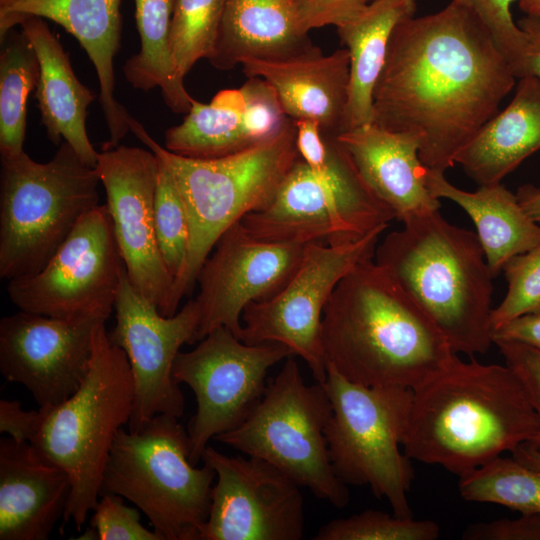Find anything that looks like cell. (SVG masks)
<instances>
[{"mask_svg":"<svg viewBox=\"0 0 540 540\" xmlns=\"http://www.w3.org/2000/svg\"><path fill=\"white\" fill-rule=\"evenodd\" d=\"M202 461L216 473L209 515L198 540H300L301 487L272 464L230 456L208 445Z\"/></svg>","mask_w":540,"mask_h":540,"instance_id":"2e32d148","label":"cell"},{"mask_svg":"<svg viewBox=\"0 0 540 540\" xmlns=\"http://www.w3.org/2000/svg\"><path fill=\"white\" fill-rule=\"evenodd\" d=\"M470 8L486 26L509 62L516 78L527 75L528 41L514 22L511 5L516 0H456Z\"/></svg>","mask_w":540,"mask_h":540,"instance_id":"8d00e7d4","label":"cell"},{"mask_svg":"<svg viewBox=\"0 0 540 540\" xmlns=\"http://www.w3.org/2000/svg\"><path fill=\"white\" fill-rule=\"evenodd\" d=\"M324 386L332 406L325 435L336 475L346 485H368L394 515L411 518L407 495L414 470L401 447L412 389L357 384L331 365Z\"/></svg>","mask_w":540,"mask_h":540,"instance_id":"8fae6325","label":"cell"},{"mask_svg":"<svg viewBox=\"0 0 540 540\" xmlns=\"http://www.w3.org/2000/svg\"><path fill=\"white\" fill-rule=\"evenodd\" d=\"M291 0H225L218 38L208 61L231 70L249 59L278 60L314 49Z\"/></svg>","mask_w":540,"mask_h":540,"instance_id":"d4e9b609","label":"cell"},{"mask_svg":"<svg viewBox=\"0 0 540 540\" xmlns=\"http://www.w3.org/2000/svg\"><path fill=\"white\" fill-rule=\"evenodd\" d=\"M493 343L499 348L506 365L520 378L540 419V350L515 341L494 340ZM531 445L540 451V438Z\"/></svg>","mask_w":540,"mask_h":540,"instance_id":"60d3db41","label":"cell"},{"mask_svg":"<svg viewBox=\"0 0 540 540\" xmlns=\"http://www.w3.org/2000/svg\"><path fill=\"white\" fill-rule=\"evenodd\" d=\"M100 184L95 168L65 141L45 163L24 151L1 157V278L39 272L80 219L99 205Z\"/></svg>","mask_w":540,"mask_h":540,"instance_id":"52a82bcc","label":"cell"},{"mask_svg":"<svg viewBox=\"0 0 540 540\" xmlns=\"http://www.w3.org/2000/svg\"><path fill=\"white\" fill-rule=\"evenodd\" d=\"M374 257L455 353L488 351L494 277L476 233L449 223L438 210L390 232Z\"/></svg>","mask_w":540,"mask_h":540,"instance_id":"277c9868","label":"cell"},{"mask_svg":"<svg viewBox=\"0 0 540 540\" xmlns=\"http://www.w3.org/2000/svg\"><path fill=\"white\" fill-rule=\"evenodd\" d=\"M121 0H0V41L26 16L49 19L76 38L99 81V104L109 133L102 150L117 147L133 117L115 97L114 58L121 43Z\"/></svg>","mask_w":540,"mask_h":540,"instance_id":"ffe728a7","label":"cell"},{"mask_svg":"<svg viewBox=\"0 0 540 540\" xmlns=\"http://www.w3.org/2000/svg\"><path fill=\"white\" fill-rule=\"evenodd\" d=\"M157 158L158 179L154 200L156 237L162 258L175 279L187 254L189 223L174 177L165 162L158 155Z\"/></svg>","mask_w":540,"mask_h":540,"instance_id":"e575fe53","label":"cell"},{"mask_svg":"<svg viewBox=\"0 0 540 540\" xmlns=\"http://www.w3.org/2000/svg\"><path fill=\"white\" fill-rule=\"evenodd\" d=\"M40 65L35 98L47 137L55 144L67 142L81 160L94 167L98 154L86 129L87 109L94 93L75 75L69 54L45 19L26 16L20 24Z\"/></svg>","mask_w":540,"mask_h":540,"instance_id":"cb8c5ba5","label":"cell"},{"mask_svg":"<svg viewBox=\"0 0 540 540\" xmlns=\"http://www.w3.org/2000/svg\"><path fill=\"white\" fill-rule=\"evenodd\" d=\"M178 419L159 414L135 432L120 428L100 495L117 494L136 505L162 540H198L216 473L191 462L189 435Z\"/></svg>","mask_w":540,"mask_h":540,"instance_id":"ba28073f","label":"cell"},{"mask_svg":"<svg viewBox=\"0 0 540 540\" xmlns=\"http://www.w3.org/2000/svg\"><path fill=\"white\" fill-rule=\"evenodd\" d=\"M335 141L375 196L402 223L440 208L423 180L418 139L374 123L342 131Z\"/></svg>","mask_w":540,"mask_h":540,"instance_id":"44dd1931","label":"cell"},{"mask_svg":"<svg viewBox=\"0 0 540 540\" xmlns=\"http://www.w3.org/2000/svg\"><path fill=\"white\" fill-rule=\"evenodd\" d=\"M116 322L108 332L111 342L126 354L134 382V404L128 430L135 432L159 414L180 418L184 396L172 377L180 348L194 344L200 306L189 300L173 316L139 293L124 272L114 303Z\"/></svg>","mask_w":540,"mask_h":540,"instance_id":"9a60e30c","label":"cell"},{"mask_svg":"<svg viewBox=\"0 0 540 540\" xmlns=\"http://www.w3.org/2000/svg\"><path fill=\"white\" fill-rule=\"evenodd\" d=\"M300 27L306 33L327 25L336 27L359 14L366 0H291Z\"/></svg>","mask_w":540,"mask_h":540,"instance_id":"ab89813d","label":"cell"},{"mask_svg":"<svg viewBox=\"0 0 540 540\" xmlns=\"http://www.w3.org/2000/svg\"><path fill=\"white\" fill-rule=\"evenodd\" d=\"M124 272L107 205L99 204L39 272L8 281L7 293L25 312L106 322Z\"/></svg>","mask_w":540,"mask_h":540,"instance_id":"4fadbf2b","label":"cell"},{"mask_svg":"<svg viewBox=\"0 0 540 540\" xmlns=\"http://www.w3.org/2000/svg\"><path fill=\"white\" fill-rule=\"evenodd\" d=\"M540 149V78H519L508 106L490 118L455 163L479 186L500 183Z\"/></svg>","mask_w":540,"mask_h":540,"instance_id":"484cf974","label":"cell"},{"mask_svg":"<svg viewBox=\"0 0 540 540\" xmlns=\"http://www.w3.org/2000/svg\"><path fill=\"white\" fill-rule=\"evenodd\" d=\"M95 170L106 193L115 240L135 289L170 315L174 277L157 241L154 200L158 158L150 149L118 145L98 154Z\"/></svg>","mask_w":540,"mask_h":540,"instance_id":"e0dca14e","label":"cell"},{"mask_svg":"<svg viewBox=\"0 0 540 540\" xmlns=\"http://www.w3.org/2000/svg\"><path fill=\"white\" fill-rule=\"evenodd\" d=\"M71 482L29 442L0 440V540H47L63 519Z\"/></svg>","mask_w":540,"mask_h":540,"instance_id":"7402d4cb","label":"cell"},{"mask_svg":"<svg viewBox=\"0 0 540 540\" xmlns=\"http://www.w3.org/2000/svg\"><path fill=\"white\" fill-rule=\"evenodd\" d=\"M79 540H99L98 533L95 528L89 526L85 528L84 532L77 537Z\"/></svg>","mask_w":540,"mask_h":540,"instance_id":"681fc988","label":"cell"},{"mask_svg":"<svg viewBox=\"0 0 540 540\" xmlns=\"http://www.w3.org/2000/svg\"><path fill=\"white\" fill-rule=\"evenodd\" d=\"M539 438V416L517 374L456 354L412 389L402 448L410 459L462 476Z\"/></svg>","mask_w":540,"mask_h":540,"instance_id":"7a4b0ae2","label":"cell"},{"mask_svg":"<svg viewBox=\"0 0 540 540\" xmlns=\"http://www.w3.org/2000/svg\"><path fill=\"white\" fill-rule=\"evenodd\" d=\"M512 456L530 468L540 471V451L530 443L519 445L512 452Z\"/></svg>","mask_w":540,"mask_h":540,"instance_id":"7dc6e473","label":"cell"},{"mask_svg":"<svg viewBox=\"0 0 540 540\" xmlns=\"http://www.w3.org/2000/svg\"><path fill=\"white\" fill-rule=\"evenodd\" d=\"M305 246L259 240L241 222L227 229L197 275L200 320L194 343L218 327L239 338L246 306L272 296L286 283Z\"/></svg>","mask_w":540,"mask_h":540,"instance_id":"ac0fdd59","label":"cell"},{"mask_svg":"<svg viewBox=\"0 0 540 540\" xmlns=\"http://www.w3.org/2000/svg\"><path fill=\"white\" fill-rule=\"evenodd\" d=\"M327 136L329 153L322 165L312 168L299 157L270 201L240 221L251 236L270 242L340 245L396 219L334 136Z\"/></svg>","mask_w":540,"mask_h":540,"instance_id":"9c48e42d","label":"cell"},{"mask_svg":"<svg viewBox=\"0 0 540 540\" xmlns=\"http://www.w3.org/2000/svg\"><path fill=\"white\" fill-rule=\"evenodd\" d=\"M123 499L113 493L100 495L90 519L99 540H162L156 531L141 524L139 511Z\"/></svg>","mask_w":540,"mask_h":540,"instance_id":"f35d334b","label":"cell"},{"mask_svg":"<svg viewBox=\"0 0 540 540\" xmlns=\"http://www.w3.org/2000/svg\"><path fill=\"white\" fill-rule=\"evenodd\" d=\"M516 197L529 218L540 225V188L524 184L518 188Z\"/></svg>","mask_w":540,"mask_h":540,"instance_id":"bcb514c9","label":"cell"},{"mask_svg":"<svg viewBox=\"0 0 540 540\" xmlns=\"http://www.w3.org/2000/svg\"><path fill=\"white\" fill-rule=\"evenodd\" d=\"M464 540H540V513L522 514L519 518H502L470 525L462 534Z\"/></svg>","mask_w":540,"mask_h":540,"instance_id":"b9f144b4","label":"cell"},{"mask_svg":"<svg viewBox=\"0 0 540 540\" xmlns=\"http://www.w3.org/2000/svg\"><path fill=\"white\" fill-rule=\"evenodd\" d=\"M439 525L429 519L415 520L367 509L323 525L314 540H435Z\"/></svg>","mask_w":540,"mask_h":540,"instance_id":"836d02e7","label":"cell"},{"mask_svg":"<svg viewBox=\"0 0 540 540\" xmlns=\"http://www.w3.org/2000/svg\"><path fill=\"white\" fill-rule=\"evenodd\" d=\"M292 355L279 343H245L225 327L177 354L172 377L191 388L197 404L187 429L193 464L202 460L211 439L243 422L266 390L269 369Z\"/></svg>","mask_w":540,"mask_h":540,"instance_id":"5bb4252c","label":"cell"},{"mask_svg":"<svg viewBox=\"0 0 540 540\" xmlns=\"http://www.w3.org/2000/svg\"><path fill=\"white\" fill-rule=\"evenodd\" d=\"M99 320H64L19 310L0 321V372L22 384L39 408L73 395L89 370Z\"/></svg>","mask_w":540,"mask_h":540,"instance_id":"d6986e66","label":"cell"},{"mask_svg":"<svg viewBox=\"0 0 540 540\" xmlns=\"http://www.w3.org/2000/svg\"><path fill=\"white\" fill-rule=\"evenodd\" d=\"M422 175L435 198L455 202L470 216L494 278L509 259L540 244V225L529 218L516 194L501 182L468 192L451 184L443 172L424 166Z\"/></svg>","mask_w":540,"mask_h":540,"instance_id":"4316f807","label":"cell"},{"mask_svg":"<svg viewBox=\"0 0 540 540\" xmlns=\"http://www.w3.org/2000/svg\"><path fill=\"white\" fill-rule=\"evenodd\" d=\"M502 272L508 290L502 302L492 310V333L512 319L540 313V244L509 259Z\"/></svg>","mask_w":540,"mask_h":540,"instance_id":"d590c367","label":"cell"},{"mask_svg":"<svg viewBox=\"0 0 540 540\" xmlns=\"http://www.w3.org/2000/svg\"><path fill=\"white\" fill-rule=\"evenodd\" d=\"M492 339L520 342L540 350V313L508 321L493 331Z\"/></svg>","mask_w":540,"mask_h":540,"instance_id":"ee69618b","label":"cell"},{"mask_svg":"<svg viewBox=\"0 0 540 540\" xmlns=\"http://www.w3.org/2000/svg\"><path fill=\"white\" fill-rule=\"evenodd\" d=\"M528 41L527 75L540 78V18L526 16L518 23Z\"/></svg>","mask_w":540,"mask_h":540,"instance_id":"f6af8a7d","label":"cell"},{"mask_svg":"<svg viewBox=\"0 0 540 540\" xmlns=\"http://www.w3.org/2000/svg\"><path fill=\"white\" fill-rule=\"evenodd\" d=\"M240 88L246 98L244 126L250 145L279 134L291 118L286 115L271 85L260 77H248Z\"/></svg>","mask_w":540,"mask_h":540,"instance_id":"74e56055","label":"cell"},{"mask_svg":"<svg viewBox=\"0 0 540 540\" xmlns=\"http://www.w3.org/2000/svg\"><path fill=\"white\" fill-rule=\"evenodd\" d=\"M415 11V0H374L337 27L350 60L344 131L372 123L373 91L385 64L391 34Z\"/></svg>","mask_w":540,"mask_h":540,"instance_id":"83f0119b","label":"cell"},{"mask_svg":"<svg viewBox=\"0 0 540 540\" xmlns=\"http://www.w3.org/2000/svg\"><path fill=\"white\" fill-rule=\"evenodd\" d=\"M130 131L170 169L189 223L183 266L174 279L170 301L173 316L221 235L247 214L263 208L299 158L296 125L290 119L275 137L216 158H189L158 144L136 119Z\"/></svg>","mask_w":540,"mask_h":540,"instance_id":"5b68a950","label":"cell"},{"mask_svg":"<svg viewBox=\"0 0 540 540\" xmlns=\"http://www.w3.org/2000/svg\"><path fill=\"white\" fill-rule=\"evenodd\" d=\"M225 0H174L170 27V54L176 80L200 59L213 53L223 17Z\"/></svg>","mask_w":540,"mask_h":540,"instance_id":"d6a6232c","label":"cell"},{"mask_svg":"<svg viewBox=\"0 0 540 540\" xmlns=\"http://www.w3.org/2000/svg\"><path fill=\"white\" fill-rule=\"evenodd\" d=\"M459 492L471 502L494 503L522 514L540 513V471L499 456L459 476Z\"/></svg>","mask_w":540,"mask_h":540,"instance_id":"1f68e13d","label":"cell"},{"mask_svg":"<svg viewBox=\"0 0 540 540\" xmlns=\"http://www.w3.org/2000/svg\"><path fill=\"white\" fill-rule=\"evenodd\" d=\"M133 2L140 50L124 64V76L135 89L149 91L159 87L167 106L186 114L194 98L175 78L169 46L174 0Z\"/></svg>","mask_w":540,"mask_h":540,"instance_id":"f546056e","label":"cell"},{"mask_svg":"<svg viewBox=\"0 0 540 540\" xmlns=\"http://www.w3.org/2000/svg\"><path fill=\"white\" fill-rule=\"evenodd\" d=\"M331 415L324 383L306 384L289 356L243 422L215 440L272 464L315 497L343 508L349 491L332 467L325 435Z\"/></svg>","mask_w":540,"mask_h":540,"instance_id":"30bf717a","label":"cell"},{"mask_svg":"<svg viewBox=\"0 0 540 540\" xmlns=\"http://www.w3.org/2000/svg\"><path fill=\"white\" fill-rule=\"evenodd\" d=\"M519 7L527 16L540 18V0H519Z\"/></svg>","mask_w":540,"mask_h":540,"instance_id":"c3c4849f","label":"cell"},{"mask_svg":"<svg viewBox=\"0 0 540 540\" xmlns=\"http://www.w3.org/2000/svg\"><path fill=\"white\" fill-rule=\"evenodd\" d=\"M0 42V154L6 157L24 151L27 102L37 86L40 65L22 30H10Z\"/></svg>","mask_w":540,"mask_h":540,"instance_id":"4dcf8cb0","label":"cell"},{"mask_svg":"<svg viewBox=\"0 0 540 540\" xmlns=\"http://www.w3.org/2000/svg\"><path fill=\"white\" fill-rule=\"evenodd\" d=\"M382 226L340 245L306 244L295 271L272 296L246 306L239 339L248 344L279 343L301 357L316 382L327 378L321 327L325 306L340 280L374 258Z\"/></svg>","mask_w":540,"mask_h":540,"instance_id":"7c38bea8","label":"cell"},{"mask_svg":"<svg viewBox=\"0 0 540 540\" xmlns=\"http://www.w3.org/2000/svg\"><path fill=\"white\" fill-rule=\"evenodd\" d=\"M368 3L371 2V1H374V0H366Z\"/></svg>","mask_w":540,"mask_h":540,"instance_id":"f907efd6","label":"cell"},{"mask_svg":"<svg viewBox=\"0 0 540 540\" xmlns=\"http://www.w3.org/2000/svg\"><path fill=\"white\" fill-rule=\"evenodd\" d=\"M321 338L327 365L365 386L414 389L457 354L373 258L337 284L323 312Z\"/></svg>","mask_w":540,"mask_h":540,"instance_id":"3957f363","label":"cell"},{"mask_svg":"<svg viewBox=\"0 0 540 540\" xmlns=\"http://www.w3.org/2000/svg\"><path fill=\"white\" fill-rule=\"evenodd\" d=\"M241 66L247 77L271 85L289 118L315 121L329 136L344 131L350 66L346 48L323 55L315 47L284 59L245 60Z\"/></svg>","mask_w":540,"mask_h":540,"instance_id":"603a6c76","label":"cell"},{"mask_svg":"<svg viewBox=\"0 0 540 540\" xmlns=\"http://www.w3.org/2000/svg\"><path fill=\"white\" fill-rule=\"evenodd\" d=\"M39 422V410L25 411L16 400H0V432L17 442H30Z\"/></svg>","mask_w":540,"mask_h":540,"instance_id":"7bdbcfd3","label":"cell"},{"mask_svg":"<svg viewBox=\"0 0 540 540\" xmlns=\"http://www.w3.org/2000/svg\"><path fill=\"white\" fill-rule=\"evenodd\" d=\"M515 79L480 18L452 0L395 26L373 91L372 123L415 136L423 165L444 173Z\"/></svg>","mask_w":540,"mask_h":540,"instance_id":"6da1fadb","label":"cell"},{"mask_svg":"<svg viewBox=\"0 0 540 540\" xmlns=\"http://www.w3.org/2000/svg\"><path fill=\"white\" fill-rule=\"evenodd\" d=\"M245 109L241 88L221 90L209 103L193 99L183 121L166 130L164 147L174 154L200 159L250 147L244 126Z\"/></svg>","mask_w":540,"mask_h":540,"instance_id":"f1b7e54d","label":"cell"},{"mask_svg":"<svg viewBox=\"0 0 540 540\" xmlns=\"http://www.w3.org/2000/svg\"><path fill=\"white\" fill-rule=\"evenodd\" d=\"M134 382L125 352L114 345L105 323L93 334L89 370L79 389L62 403L39 408L30 444L68 475L71 494L63 522L80 531L100 496L104 469L120 428L128 425Z\"/></svg>","mask_w":540,"mask_h":540,"instance_id":"8992f818","label":"cell"}]
</instances>
